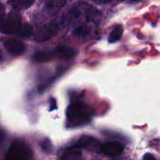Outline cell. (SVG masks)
I'll return each instance as SVG.
<instances>
[{
    "mask_svg": "<svg viewBox=\"0 0 160 160\" xmlns=\"http://www.w3.org/2000/svg\"><path fill=\"white\" fill-rule=\"evenodd\" d=\"M92 118V109L82 102H74L67 108V123L68 128H73L84 126L90 123Z\"/></svg>",
    "mask_w": 160,
    "mask_h": 160,
    "instance_id": "cell-1",
    "label": "cell"
},
{
    "mask_svg": "<svg viewBox=\"0 0 160 160\" xmlns=\"http://www.w3.org/2000/svg\"><path fill=\"white\" fill-rule=\"evenodd\" d=\"M32 157V149L22 140L12 142L6 153V159L7 160H28Z\"/></svg>",
    "mask_w": 160,
    "mask_h": 160,
    "instance_id": "cell-2",
    "label": "cell"
},
{
    "mask_svg": "<svg viewBox=\"0 0 160 160\" xmlns=\"http://www.w3.org/2000/svg\"><path fill=\"white\" fill-rule=\"evenodd\" d=\"M1 31L2 34L10 35L18 34L22 28L21 17L17 12H11L6 17V20L1 21Z\"/></svg>",
    "mask_w": 160,
    "mask_h": 160,
    "instance_id": "cell-3",
    "label": "cell"
},
{
    "mask_svg": "<svg viewBox=\"0 0 160 160\" xmlns=\"http://www.w3.org/2000/svg\"><path fill=\"white\" fill-rule=\"evenodd\" d=\"M59 27L56 22H51L39 28L35 33L34 40L37 42H46L59 32Z\"/></svg>",
    "mask_w": 160,
    "mask_h": 160,
    "instance_id": "cell-4",
    "label": "cell"
},
{
    "mask_svg": "<svg viewBox=\"0 0 160 160\" xmlns=\"http://www.w3.org/2000/svg\"><path fill=\"white\" fill-rule=\"evenodd\" d=\"M100 152L108 157H117L120 156L124 150L122 144L115 142H109L103 143L99 146Z\"/></svg>",
    "mask_w": 160,
    "mask_h": 160,
    "instance_id": "cell-5",
    "label": "cell"
},
{
    "mask_svg": "<svg viewBox=\"0 0 160 160\" xmlns=\"http://www.w3.org/2000/svg\"><path fill=\"white\" fill-rule=\"evenodd\" d=\"M6 51L13 56H21L26 50V45L16 38H9L3 43Z\"/></svg>",
    "mask_w": 160,
    "mask_h": 160,
    "instance_id": "cell-6",
    "label": "cell"
},
{
    "mask_svg": "<svg viewBox=\"0 0 160 160\" xmlns=\"http://www.w3.org/2000/svg\"><path fill=\"white\" fill-rule=\"evenodd\" d=\"M97 144H98V141L95 138L88 135H83L70 147L78 148V149H81V148L90 149V148L96 147Z\"/></svg>",
    "mask_w": 160,
    "mask_h": 160,
    "instance_id": "cell-7",
    "label": "cell"
},
{
    "mask_svg": "<svg viewBox=\"0 0 160 160\" xmlns=\"http://www.w3.org/2000/svg\"><path fill=\"white\" fill-rule=\"evenodd\" d=\"M56 57L62 59H70L74 57L78 52L76 49L71 47L66 46V45H59L55 49Z\"/></svg>",
    "mask_w": 160,
    "mask_h": 160,
    "instance_id": "cell-8",
    "label": "cell"
},
{
    "mask_svg": "<svg viewBox=\"0 0 160 160\" xmlns=\"http://www.w3.org/2000/svg\"><path fill=\"white\" fill-rule=\"evenodd\" d=\"M55 57H56L55 50H39L34 52L33 59L38 62H46L52 61Z\"/></svg>",
    "mask_w": 160,
    "mask_h": 160,
    "instance_id": "cell-9",
    "label": "cell"
},
{
    "mask_svg": "<svg viewBox=\"0 0 160 160\" xmlns=\"http://www.w3.org/2000/svg\"><path fill=\"white\" fill-rule=\"evenodd\" d=\"M67 0H44V7L49 13H56L60 10Z\"/></svg>",
    "mask_w": 160,
    "mask_h": 160,
    "instance_id": "cell-10",
    "label": "cell"
},
{
    "mask_svg": "<svg viewBox=\"0 0 160 160\" xmlns=\"http://www.w3.org/2000/svg\"><path fill=\"white\" fill-rule=\"evenodd\" d=\"M35 0H9V4L14 10L23 11L31 7Z\"/></svg>",
    "mask_w": 160,
    "mask_h": 160,
    "instance_id": "cell-11",
    "label": "cell"
},
{
    "mask_svg": "<svg viewBox=\"0 0 160 160\" xmlns=\"http://www.w3.org/2000/svg\"><path fill=\"white\" fill-rule=\"evenodd\" d=\"M123 28L122 25H117L109 34V38H108V42L111 44L116 43L119 40H120L122 35H123Z\"/></svg>",
    "mask_w": 160,
    "mask_h": 160,
    "instance_id": "cell-12",
    "label": "cell"
},
{
    "mask_svg": "<svg viewBox=\"0 0 160 160\" xmlns=\"http://www.w3.org/2000/svg\"><path fill=\"white\" fill-rule=\"evenodd\" d=\"M82 156V153L80 151V149L76 148H72V147H68L66 149L63 156L61 157V159H80Z\"/></svg>",
    "mask_w": 160,
    "mask_h": 160,
    "instance_id": "cell-13",
    "label": "cell"
},
{
    "mask_svg": "<svg viewBox=\"0 0 160 160\" xmlns=\"http://www.w3.org/2000/svg\"><path fill=\"white\" fill-rule=\"evenodd\" d=\"M91 32V29L88 25L81 24L78 25L75 29L73 30V34L78 37H84V36L89 34Z\"/></svg>",
    "mask_w": 160,
    "mask_h": 160,
    "instance_id": "cell-14",
    "label": "cell"
},
{
    "mask_svg": "<svg viewBox=\"0 0 160 160\" xmlns=\"http://www.w3.org/2000/svg\"><path fill=\"white\" fill-rule=\"evenodd\" d=\"M19 36L22 38H29L33 34V28L28 23H24L22 25V28L20 31H19Z\"/></svg>",
    "mask_w": 160,
    "mask_h": 160,
    "instance_id": "cell-15",
    "label": "cell"
},
{
    "mask_svg": "<svg viewBox=\"0 0 160 160\" xmlns=\"http://www.w3.org/2000/svg\"><path fill=\"white\" fill-rule=\"evenodd\" d=\"M40 147L42 151L45 152H49L52 151L51 142L47 138L44 139L40 142Z\"/></svg>",
    "mask_w": 160,
    "mask_h": 160,
    "instance_id": "cell-16",
    "label": "cell"
},
{
    "mask_svg": "<svg viewBox=\"0 0 160 160\" xmlns=\"http://www.w3.org/2000/svg\"><path fill=\"white\" fill-rule=\"evenodd\" d=\"M56 102L54 98H50V104H51V106H50V108H49V111H52L53 109H56Z\"/></svg>",
    "mask_w": 160,
    "mask_h": 160,
    "instance_id": "cell-17",
    "label": "cell"
},
{
    "mask_svg": "<svg viewBox=\"0 0 160 160\" xmlns=\"http://www.w3.org/2000/svg\"><path fill=\"white\" fill-rule=\"evenodd\" d=\"M144 159H155V157L152 154H149V153H147L143 157Z\"/></svg>",
    "mask_w": 160,
    "mask_h": 160,
    "instance_id": "cell-18",
    "label": "cell"
},
{
    "mask_svg": "<svg viewBox=\"0 0 160 160\" xmlns=\"http://www.w3.org/2000/svg\"><path fill=\"white\" fill-rule=\"evenodd\" d=\"M93 1L97 3H100V4H105V3L110 2L112 0H93Z\"/></svg>",
    "mask_w": 160,
    "mask_h": 160,
    "instance_id": "cell-19",
    "label": "cell"
},
{
    "mask_svg": "<svg viewBox=\"0 0 160 160\" xmlns=\"http://www.w3.org/2000/svg\"><path fill=\"white\" fill-rule=\"evenodd\" d=\"M119 1H120V2H123V1H125V0H119ZM134 1H138V0H134Z\"/></svg>",
    "mask_w": 160,
    "mask_h": 160,
    "instance_id": "cell-20",
    "label": "cell"
}]
</instances>
